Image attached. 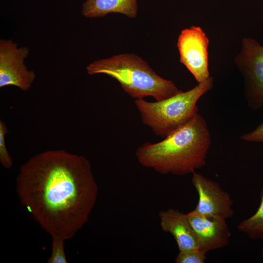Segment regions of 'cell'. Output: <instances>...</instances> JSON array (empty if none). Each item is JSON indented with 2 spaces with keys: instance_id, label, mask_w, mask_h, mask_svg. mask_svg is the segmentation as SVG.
<instances>
[{
  "instance_id": "cell-1",
  "label": "cell",
  "mask_w": 263,
  "mask_h": 263,
  "mask_svg": "<svg viewBox=\"0 0 263 263\" xmlns=\"http://www.w3.org/2000/svg\"><path fill=\"white\" fill-rule=\"evenodd\" d=\"M16 192L21 205L53 237L72 238L87 222L98 188L84 156L48 150L20 167Z\"/></svg>"
},
{
  "instance_id": "cell-2",
  "label": "cell",
  "mask_w": 263,
  "mask_h": 263,
  "mask_svg": "<svg viewBox=\"0 0 263 263\" xmlns=\"http://www.w3.org/2000/svg\"><path fill=\"white\" fill-rule=\"evenodd\" d=\"M211 143L206 121L198 112L163 140L143 144L135 155L146 168L163 174L183 176L206 165Z\"/></svg>"
},
{
  "instance_id": "cell-3",
  "label": "cell",
  "mask_w": 263,
  "mask_h": 263,
  "mask_svg": "<svg viewBox=\"0 0 263 263\" xmlns=\"http://www.w3.org/2000/svg\"><path fill=\"white\" fill-rule=\"evenodd\" d=\"M90 75L104 74L116 80L135 99L151 96L159 101L181 90L171 80L158 75L148 63L134 54L124 53L95 60L86 67Z\"/></svg>"
},
{
  "instance_id": "cell-4",
  "label": "cell",
  "mask_w": 263,
  "mask_h": 263,
  "mask_svg": "<svg viewBox=\"0 0 263 263\" xmlns=\"http://www.w3.org/2000/svg\"><path fill=\"white\" fill-rule=\"evenodd\" d=\"M213 86V79L210 76L188 91H180L172 96L155 102L135 99L134 104L142 123L154 134L164 138L198 112V101Z\"/></svg>"
},
{
  "instance_id": "cell-5",
  "label": "cell",
  "mask_w": 263,
  "mask_h": 263,
  "mask_svg": "<svg viewBox=\"0 0 263 263\" xmlns=\"http://www.w3.org/2000/svg\"><path fill=\"white\" fill-rule=\"evenodd\" d=\"M234 61L244 78L248 107L254 111L260 109L263 107V46L252 38H244Z\"/></svg>"
},
{
  "instance_id": "cell-6",
  "label": "cell",
  "mask_w": 263,
  "mask_h": 263,
  "mask_svg": "<svg viewBox=\"0 0 263 263\" xmlns=\"http://www.w3.org/2000/svg\"><path fill=\"white\" fill-rule=\"evenodd\" d=\"M209 39L202 29L192 26L182 30L177 46L180 54V61L184 64L201 83L209 76L208 46Z\"/></svg>"
},
{
  "instance_id": "cell-7",
  "label": "cell",
  "mask_w": 263,
  "mask_h": 263,
  "mask_svg": "<svg viewBox=\"0 0 263 263\" xmlns=\"http://www.w3.org/2000/svg\"><path fill=\"white\" fill-rule=\"evenodd\" d=\"M29 49L19 47L11 39L0 41V87L14 86L27 91L36 78L34 71L28 70L24 63Z\"/></svg>"
},
{
  "instance_id": "cell-8",
  "label": "cell",
  "mask_w": 263,
  "mask_h": 263,
  "mask_svg": "<svg viewBox=\"0 0 263 263\" xmlns=\"http://www.w3.org/2000/svg\"><path fill=\"white\" fill-rule=\"evenodd\" d=\"M191 182L199 196L194 211L225 220L234 215L233 202L230 196L217 182L195 171L192 173Z\"/></svg>"
},
{
  "instance_id": "cell-9",
  "label": "cell",
  "mask_w": 263,
  "mask_h": 263,
  "mask_svg": "<svg viewBox=\"0 0 263 263\" xmlns=\"http://www.w3.org/2000/svg\"><path fill=\"white\" fill-rule=\"evenodd\" d=\"M187 215L195 233L198 249L203 253L206 254L228 244L231 233L225 219L200 214L193 210Z\"/></svg>"
},
{
  "instance_id": "cell-10",
  "label": "cell",
  "mask_w": 263,
  "mask_h": 263,
  "mask_svg": "<svg viewBox=\"0 0 263 263\" xmlns=\"http://www.w3.org/2000/svg\"><path fill=\"white\" fill-rule=\"evenodd\" d=\"M158 215L161 229L173 236L179 251L198 249L197 240L187 214L169 208L161 210Z\"/></svg>"
},
{
  "instance_id": "cell-11",
  "label": "cell",
  "mask_w": 263,
  "mask_h": 263,
  "mask_svg": "<svg viewBox=\"0 0 263 263\" xmlns=\"http://www.w3.org/2000/svg\"><path fill=\"white\" fill-rule=\"evenodd\" d=\"M137 11V0H86L82 6V15L89 18H101L111 13L135 18Z\"/></svg>"
},
{
  "instance_id": "cell-12",
  "label": "cell",
  "mask_w": 263,
  "mask_h": 263,
  "mask_svg": "<svg viewBox=\"0 0 263 263\" xmlns=\"http://www.w3.org/2000/svg\"><path fill=\"white\" fill-rule=\"evenodd\" d=\"M261 198V203L256 213L241 222L237 226L239 231L245 233L252 239L263 238V188Z\"/></svg>"
},
{
  "instance_id": "cell-13",
  "label": "cell",
  "mask_w": 263,
  "mask_h": 263,
  "mask_svg": "<svg viewBox=\"0 0 263 263\" xmlns=\"http://www.w3.org/2000/svg\"><path fill=\"white\" fill-rule=\"evenodd\" d=\"M64 239L52 237L51 254L48 260V263H67L64 250Z\"/></svg>"
},
{
  "instance_id": "cell-14",
  "label": "cell",
  "mask_w": 263,
  "mask_h": 263,
  "mask_svg": "<svg viewBox=\"0 0 263 263\" xmlns=\"http://www.w3.org/2000/svg\"><path fill=\"white\" fill-rule=\"evenodd\" d=\"M7 132L5 123L0 120V162L3 168L9 169L12 167V160L6 146L5 136Z\"/></svg>"
},
{
  "instance_id": "cell-15",
  "label": "cell",
  "mask_w": 263,
  "mask_h": 263,
  "mask_svg": "<svg viewBox=\"0 0 263 263\" xmlns=\"http://www.w3.org/2000/svg\"><path fill=\"white\" fill-rule=\"evenodd\" d=\"M207 257L198 249L180 251L175 259L176 263H204Z\"/></svg>"
},
{
  "instance_id": "cell-16",
  "label": "cell",
  "mask_w": 263,
  "mask_h": 263,
  "mask_svg": "<svg viewBox=\"0 0 263 263\" xmlns=\"http://www.w3.org/2000/svg\"><path fill=\"white\" fill-rule=\"evenodd\" d=\"M241 139L246 142L263 143V122L252 131L243 134Z\"/></svg>"
},
{
  "instance_id": "cell-17",
  "label": "cell",
  "mask_w": 263,
  "mask_h": 263,
  "mask_svg": "<svg viewBox=\"0 0 263 263\" xmlns=\"http://www.w3.org/2000/svg\"></svg>"
}]
</instances>
